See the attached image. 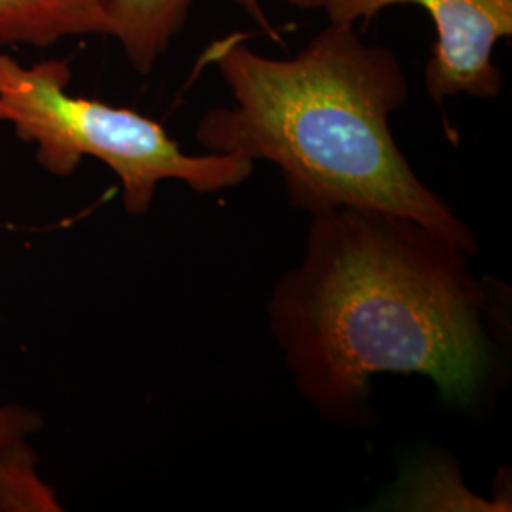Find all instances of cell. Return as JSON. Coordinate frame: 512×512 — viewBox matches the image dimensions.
<instances>
[{
    "label": "cell",
    "instance_id": "cell-1",
    "mask_svg": "<svg viewBox=\"0 0 512 512\" xmlns=\"http://www.w3.org/2000/svg\"><path fill=\"white\" fill-rule=\"evenodd\" d=\"M313 217L304 262L270 304L300 393L323 416L351 421L365 412L370 378L395 372L473 403L495 357L488 294L465 253L395 213L340 207Z\"/></svg>",
    "mask_w": 512,
    "mask_h": 512
},
{
    "label": "cell",
    "instance_id": "cell-2",
    "mask_svg": "<svg viewBox=\"0 0 512 512\" xmlns=\"http://www.w3.org/2000/svg\"><path fill=\"white\" fill-rule=\"evenodd\" d=\"M207 59L234 105L203 114L196 141L205 150L277 165L291 203L311 215L395 213L476 253L473 232L395 143L389 116L403 107L408 80L393 50L366 44L353 25L329 23L287 59L258 54L239 35L211 46Z\"/></svg>",
    "mask_w": 512,
    "mask_h": 512
},
{
    "label": "cell",
    "instance_id": "cell-3",
    "mask_svg": "<svg viewBox=\"0 0 512 512\" xmlns=\"http://www.w3.org/2000/svg\"><path fill=\"white\" fill-rule=\"evenodd\" d=\"M69 61L46 59L23 67L0 52V122L19 141L37 145V162L55 177H69L84 158L110 167L122 184L129 215H145L162 181L175 179L196 192H219L247 181L255 162L239 154L192 156L164 126L126 107L67 92Z\"/></svg>",
    "mask_w": 512,
    "mask_h": 512
},
{
    "label": "cell",
    "instance_id": "cell-4",
    "mask_svg": "<svg viewBox=\"0 0 512 512\" xmlns=\"http://www.w3.org/2000/svg\"><path fill=\"white\" fill-rule=\"evenodd\" d=\"M397 4L429 12L437 42L425 65V92L442 105L456 95L494 99L503 76L494 63L495 44L512 35V0H323L329 23H368Z\"/></svg>",
    "mask_w": 512,
    "mask_h": 512
},
{
    "label": "cell",
    "instance_id": "cell-5",
    "mask_svg": "<svg viewBox=\"0 0 512 512\" xmlns=\"http://www.w3.org/2000/svg\"><path fill=\"white\" fill-rule=\"evenodd\" d=\"M110 37L107 0H0V44L50 48L69 37Z\"/></svg>",
    "mask_w": 512,
    "mask_h": 512
},
{
    "label": "cell",
    "instance_id": "cell-6",
    "mask_svg": "<svg viewBox=\"0 0 512 512\" xmlns=\"http://www.w3.org/2000/svg\"><path fill=\"white\" fill-rule=\"evenodd\" d=\"M194 0H107L110 37L137 73L148 74L183 31Z\"/></svg>",
    "mask_w": 512,
    "mask_h": 512
},
{
    "label": "cell",
    "instance_id": "cell-7",
    "mask_svg": "<svg viewBox=\"0 0 512 512\" xmlns=\"http://www.w3.org/2000/svg\"><path fill=\"white\" fill-rule=\"evenodd\" d=\"M234 2L238 4L239 8H241L249 18L255 21L256 25H258V29H260L266 37L272 38V40H281L279 29H275L274 23L266 16V12H264L260 0H234Z\"/></svg>",
    "mask_w": 512,
    "mask_h": 512
},
{
    "label": "cell",
    "instance_id": "cell-8",
    "mask_svg": "<svg viewBox=\"0 0 512 512\" xmlns=\"http://www.w3.org/2000/svg\"><path fill=\"white\" fill-rule=\"evenodd\" d=\"M283 2L300 10H317L323 4V0H283Z\"/></svg>",
    "mask_w": 512,
    "mask_h": 512
}]
</instances>
